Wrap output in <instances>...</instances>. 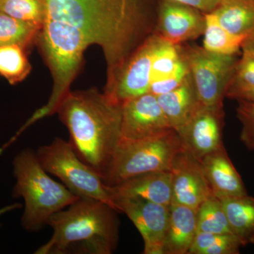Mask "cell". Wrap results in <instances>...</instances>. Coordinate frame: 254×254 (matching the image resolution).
<instances>
[{
  "instance_id": "6da1fadb",
  "label": "cell",
  "mask_w": 254,
  "mask_h": 254,
  "mask_svg": "<svg viewBox=\"0 0 254 254\" xmlns=\"http://www.w3.org/2000/svg\"><path fill=\"white\" fill-rule=\"evenodd\" d=\"M45 20L66 25L88 46L101 48L107 63L105 91L110 90L144 28L141 0H45Z\"/></svg>"
},
{
  "instance_id": "7a4b0ae2",
  "label": "cell",
  "mask_w": 254,
  "mask_h": 254,
  "mask_svg": "<svg viewBox=\"0 0 254 254\" xmlns=\"http://www.w3.org/2000/svg\"><path fill=\"white\" fill-rule=\"evenodd\" d=\"M82 161L104 176L121 139L123 105L96 88L70 91L57 113Z\"/></svg>"
},
{
  "instance_id": "3957f363",
  "label": "cell",
  "mask_w": 254,
  "mask_h": 254,
  "mask_svg": "<svg viewBox=\"0 0 254 254\" xmlns=\"http://www.w3.org/2000/svg\"><path fill=\"white\" fill-rule=\"evenodd\" d=\"M50 216L53 235L36 254H110L119 240L117 210L100 200L79 198Z\"/></svg>"
},
{
  "instance_id": "277c9868",
  "label": "cell",
  "mask_w": 254,
  "mask_h": 254,
  "mask_svg": "<svg viewBox=\"0 0 254 254\" xmlns=\"http://www.w3.org/2000/svg\"><path fill=\"white\" fill-rule=\"evenodd\" d=\"M13 165L16 181L13 195L24 200L21 225L28 232L39 231L50 216L80 198L48 175L33 150H23Z\"/></svg>"
},
{
  "instance_id": "5b68a950",
  "label": "cell",
  "mask_w": 254,
  "mask_h": 254,
  "mask_svg": "<svg viewBox=\"0 0 254 254\" xmlns=\"http://www.w3.org/2000/svg\"><path fill=\"white\" fill-rule=\"evenodd\" d=\"M182 149L174 129L142 139H120L105 173V183L115 186L143 174L171 171L174 160Z\"/></svg>"
},
{
  "instance_id": "8992f818",
  "label": "cell",
  "mask_w": 254,
  "mask_h": 254,
  "mask_svg": "<svg viewBox=\"0 0 254 254\" xmlns=\"http://www.w3.org/2000/svg\"><path fill=\"white\" fill-rule=\"evenodd\" d=\"M36 155L47 173L59 178L75 195L100 200L116 210L103 177L82 161L70 142L55 138L50 144L40 147Z\"/></svg>"
},
{
  "instance_id": "52a82bcc",
  "label": "cell",
  "mask_w": 254,
  "mask_h": 254,
  "mask_svg": "<svg viewBox=\"0 0 254 254\" xmlns=\"http://www.w3.org/2000/svg\"><path fill=\"white\" fill-rule=\"evenodd\" d=\"M182 50L200 105L223 109V100L238 60L237 55L215 54L198 46H182Z\"/></svg>"
},
{
  "instance_id": "ba28073f",
  "label": "cell",
  "mask_w": 254,
  "mask_h": 254,
  "mask_svg": "<svg viewBox=\"0 0 254 254\" xmlns=\"http://www.w3.org/2000/svg\"><path fill=\"white\" fill-rule=\"evenodd\" d=\"M117 211L129 218L144 242V254H164L170 218V205L159 204L137 197L113 196Z\"/></svg>"
},
{
  "instance_id": "9c48e42d",
  "label": "cell",
  "mask_w": 254,
  "mask_h": 254,
  "mask_svg": "<svg viewBox=\"0 0 254 254\" xmlns=\"http://www.w3.org/2000/svg\"><path fill=\"white\" fill-rule=\"evenodd\" d=\"M163 41L156 33L147 38L130 55L113 86L105 94L123 105L127 100L149 93L153 58Z\"/></svg>"
},
{
  "instance_id": "30bf717a",
  "label": "cell",
  "mask_w": 254,
  "mask_h": 254,
  "mask_svg": "<svg viewBox=\"0 0 254 254\" xmlns=\"http://www.w3.org/2000/svg\"><path fill=\"white\" fill-rule=\"evenodd\" d=\"M223 109L200 105L183 126L177 129L182 148L198 160L222 146Z\"/></svg>"
},
{
  "instance_id": "8fae6325",
  "label": "cell",
  "mask_w": 254,
  "mask_h": 254,
  "mask_svg": "<svg viewBox=\"0 0 254 254\" xmlns=\"http://www.w3.org/2000/svg\"><path fill=\"white\" fill-rule=\"evenodd\" d=\"M170 129L156 95L147 93L123 103L121 139H142Z\"/></svg>"
},
{
  "instance_id": "7c38bea8",
  "label": "cell",
  "mask_w": 254,
  "mask_h": 254,
  "mask_svg": "<svg viewBox=\"0 0 254 254\" xmlns=\"http://www.w3.org/2000/svg\"><path fill=\"white\" fill-rule=\"evenodd\" d=\"M171 172L173 203L197 210L207 198L213 195L200 160L183 148L175 157Z\"/></svg>"
},
{
  "instance_id": "4fadbf2b",
  "label": "cell",
  "mask_w": 254,
  "mask_h": 254,
  "mask_svg": "<svg viewBox=\"0 0 254 254\" xmlns=\"http://www.w3.org/2000/svg\"><path fill=\"white\" fill-rule=\"evenodd\" d=\"M204 28V13L169 0L162 1L155 33L164 41L181 46L203 36Z\"/></svg>"
},
{
  "instance_id": "5bb4252c",
  "label": "cell",
  "mask_w": 254,
  "mask_h": 254,
  "mask_svg": "<svg viewBox=\"0 0 254 254\" xmlns=\"http://www.w3.org/2000/svg\"><path fill=\"white\" fill-rule=\"evenodd\" d=\"M200 162L210 190L217 198L221 199L248 194L243 180L224 145L205 155Z\"/></svg>"
},
{
  "instance_id": "9a60e30c",
  "label": "cell",
  "mask_w": 254,
  "mask_h": 254,
  "mask_svg": "<svg viewBox=\"0 0 254 254\" xmlns=\"http://www.w3.org/2000/svg\"><path fill=\"white\" fill-rule=\"evenodd\" d=\"M108 189L112 198L137 197L159 204L170 205L173 198V174L171 171L143 174L115 186H108Z\"/></svg>"
},
{
  "instance_id": "2e32d148",
  "label": "cell",
  "mask_w": 254,
  "mask_h": 254,
  "mask_svg": "<svg viewBox=\"0 0 254 254\" xmlns=\"http://www.w3.org/2000/svg\"><path fill=\"white\" fill-rule=\"evenodd\" d=\"M196 211L172 202L164 254H188L197 233Z\"/></svg>"
},
{
  "instance_id": "e0dca14e",
  "label": "cell",
  "mask_w": 254,
  "mask_h": 254,
  "mask_svg": "<svg viewBox=\"0 0 254 254\" xmlns=\"http://www.w3.org/2000/svg\"><path fill=\"white\" fill-rule=\"evenodd\" d=\"M159 105L175 131L183 126L200 105L190 73L173 91L157 96Z\"/></svg>"
},
{
  "instance_id": "ac0fdd59",
  "label": "cell",
  "mask_w": 254,
  "mask_h": 254,
  "mask_svg": "<svg viewBox=\"0 0 254 254\" xmlns=\"http://www.w3.org/2000/svg\"><path fill=\"white\" fill-rule=\"evenodd\" d=\"M220 200L232 234L243 247L254 244V197L247 194Z\"/></svg>"
},
{
  "instance_id": "d6986e66",
  "label": "cell",
  "mask_w": 254,
  "mask_h": 254,
  "mask_svg": "<svg viewBox=\"0 0 254 254\" xmlns=\"http://www.w3.org/2000/svg\"><path fill=\"white\" fill-rule=\"evenodd\" d=\"M212 13L235 36L246 38L254 31V0H221Z\"/></svg>"
},
{
  "instance_id": "ffe728a7",
  "label": "cell",
  "mask_w": 254,
  "mask_h": 254,
  "mask_svg": "<svg viewBox=\"0 0 254 254\" xmlns=\"http://www.w3.org/2000/svg\"><path fill=\"white\" fill-rule=\"evenodd\" d=\"M205 14V28L203 31V48L215 54L237 55L242 50L246 39L235 36L221 26L213 13Z\"/></svg>"
},
{
  "instance_id": "44dd1931",
  "label": "cell",
  "mask_w": 254,
  "mask_h": 254,
  "mask_svg": "<svg viewBox=\"0 0 254 254\" xmlns=\"http://www.w3.org/2000/svg\"><path fill=\"white\" fill-rule=\"evenodd\" d=\"M26 50L16 44L0 46V76L11 85L23 81L31 71Z\"/></svg>"
},
{
  "instance_id": "7402d4cb",
  "label": "cell",
  "mask_w": 254,
  "mask_h": 254,
  "mask_svg": "<svg viewBox=\"0 0 254 254\" xmlns=\"http://www.w3.org/2000/svg\"><path fill=\"white\" fill-rule=\"evenodd\" d=\"M197 232L225 235L232 234L222 201L211 195L196 211Z\"/></svg>"
},
{
  "instance_id": "603a6c76",
  "label": "cell",
  "mask_w": 254,
  "mask_h": 254,
  "mask_svg": "<svg viewBox=\"0 0 254 254\" xmlns=\"http://www.w3.org/2000/svg\"><path fill=\"white\" fill-rule=\"evenodd\" d=\"M40 28L0 11V46L16 44L27 48L37 40Z\"/></svg>"
},
{
  "instance_id": "cb8c5ba5",
  "label": "cell",
  "mask_w": 254,
  "mask_h": 254,
  "mask_svg": "<svg viewBox=\"0 0 254 254\" xmlns=\"http://www.w3.org/2000/svg\"><path fill=\"white\" fill-rule=\"evenodd\" d=\"M240 241L232 234H217L197 232L188 254H238Z\"/></svg>"
},
{
  "instance_id": "d4e9b609",
  "label": "cell",
  "mask_w": 254,
  "mask_h": 254,
  "mask_svg": "<svg viewBox=\"0 0 254 254\" xmlns=\"http://www.w3.org/2000/svg\"><path fill=\"white\" fill-rule=\"evenodd\" d=\"M0 11L41 29L46 4L45 0H0Z\"/></svg>"
},
{
  "instance_id": "484cf974",
  "label": "cell",
  "mask_w": 254,
  "mask_h": 254,
  "mask_svg": "<svg viewBox=\"0 0 254 254\" xmlns=\"http://www.w3.org/2000/svg\"><path fill=\"white\" fill-rule=\"evenodd\" d=\"M182 60V46L172 44L163 40L153 58L150 84L173 72Z\"/></svg>"
},
{
  "instance_id": "4316f807",
  "label": "cell",
  "mask_w": 254,
  "mask_h": 254,
  "mask_svg": "<svg viewBox=\"0 0 254 254\" xmlns=\"http://www.w3.org/2000/svg\"><path fill=\"white\" fill-rule=\"evenodd\" d=\"M242 51V56L237 60L226 97L233 92L254 88V54L245 50Z\"/></svg>"
},
{
  "instance_id": "83f0119b",
  "label": "cell",
  "mask_w": 254,
  "mask_h": 254,
  "mask_svg": "<svg viewBox=\"0 0 254 254\" xmlns=\"http://www.w3.org/2000/svg\"><path fill=\"white\" fill-rule=\"evenodd\" d=\"M237 117L242 125L240 140L251 151L254 152V103L237 100Z\"/></svg>"
},
{
  "instance_id": "f1b7e54d",
  "label": "cell",
  "mask_w": 254,
  "mask_h": 254,
  "mask_svg": "<svg viewBox=\"0 0 254 254\" xmlns=\"http://www.w3.org/2000/svg\"><path fill=\"white\" fill-rule=\"evenodd\" d=\"M189 74H190V69H189L186 60L182 55V60L177 65L175 71L170 73L166 77L151 83L149 93L159 96L173 91L185 81Z\"/></svg>"
},
{
  "instance_id": "f546056e",
  "label": "cell",
  "mask_w": 254,
  "mask_h": 254,
  "mask_svg": "<svg viewBox=\"0 0 254 254\" xmlns=\"http://www.w3.org/2000/svg\"><path fill=\"white\" fill-rule=\"evenodd\" d=\"M194 8V9L207 14L216 9L221 0H169Z\"/></svg>"
},
{
  "instance_id": "4dcf8cb0",
  "label": "cell",
  "mask_w": 254,
  "mask_h": 254,
  "mask_svg": "<svg viewBox=\"0 0 254 254\" xmlns=\"http://www.w3.org/2000/svg\"><path fill=\"white\" fill-rule=\"evenodd\" d=\"M226 98L236 100H245L254 103V88L233 92L227 95Z\"/></svg>"
},
{
  "instance_id": "1f68e13d",
  "label": "cell",
  "mask_w": 254,
  "mask_h": 254,
  "mask_svg": "<svg viewBox=\"0 0 254 254\" xmlns=\"http://www.w3.org/2000/svg\"><path fill=\"white\" fill-rule=\"evenodd\" d=\"M242 50H247L254 54V31L247 38H246L243 44H242Z\"/></svg>"
},
{
  "instance_id": "d6a6232c",
  "label": "cell",
  "mask_w": 254,
  "mask_h": 254,
  "mask_svg": "<svg viewBox=\"0 0 254 254\" xmlns=\"http://www.w3.org/2000/svg\"><path fill=\"white\" fill-rule=\"evenodd\" d=\"M21 205L20 203H13V204L6 205V206L0 208V218L4 214L8 213V212L12 211V210H16V209L21 208Z\"/></svg>"
}]
</instances>
